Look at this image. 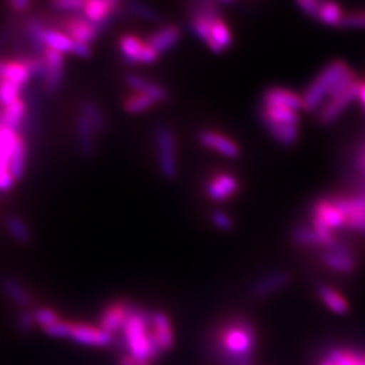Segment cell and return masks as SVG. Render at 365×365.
I'll use <instances>...</instances> for the list:
<instances>
[{
	"label": "cell",
	"mask_w": 365,
	"mask_h": 365,
	"mask_svg": "<svg viewBox=\"0 0 365 365\" xmlns=\"http://www.w3.org/2000/svg\"><path fill=\"white\" fill-rule=\"evenodd\" d=\"M256 327L247 318L233 319L222 327L215 344L222 365H255Z\"/></svg>",
	"instance_id": "cell-1"
},
{
	"label": "cell",
	"mask_w": 365,
	"mask_h": 365,
	"mask_svg": "<svg viewBox=\"0 0 365 365\" xmlns=\"http://www.w3.org/2000/svg\"><path fill=\"white\" fill-rule=\"evenodd\" d=\"M45 63V75L42 78L43 91L49 95L58 91L64 78V54L52 49H43L41 54Z\"/></svg>",
	"instance_id": "cell-7"
},
{
	"label": "cell",
	"mask_w": 365,
	"mask_h": 365,
	"mask_svg": "<svg viewBox=\"0 0 365 365\" xmlns=\"http://www.w3.org/2000/svg\"><path fill=\"white\" fill-rule=\"evenodd\" d=\"M152 331L156 336L163 352L172 349L175 345V334L170 325V317L163 312L152 313Z\"/></svg>",
	"instance_id": "cell-18"
},
{
	"label": "cell",
	"mask_w": 365,
	"mask_h": 365,
	"mask_svg": "<svg viewBox=\"0 0 365 365\" xmlns=\"http://www.w3.org/2000/svg\"><path fill=\"white\" fill-rule=\"evenodd\" d=\"M318 295L324 304L334 314H346L349 312V303L334 288L321 286L318 288Z\"/></svg>",
	"instance_id": "cell-29"
},
{
	"label": "cell",
	"mask_w": 365,
	"mask_h": 365,
	"mask_svg": "<svg viewBox=\"0 0 365 365\" xmlns=\"http://www.w3.org/2000/svg\"><path fill=\"white\" fill-rule=\"evenodd\" d=\"M66 36L75 42L80 43H91L98 37L99 29L96 25L90 22L86 16H72L64 24Z\"/></svg>",
	"instance_id": "cell-13"
},
{
	"label": "cell",
	"mask_w": 365,
	"mask_h": 365,
	"mask_svg": "<svg viewBox=\"0 0 365 365\" xmlns=\"http://www.w3.org/2000/svg\"><path fill=\"white\" fill-rule=\"evenodd\" d=\"M129 7H130L131 13L143 18L145 21H149V22L160 21V14L157 13L155 9L146 6L144 3H137L135 1V3H130Z\"/></svg>",
	"instance_id": "cell-40"
},
{
	"label": "cell",
	"mask_w": 365,
	"mask_h": 365,
	"mask_svg": "<svg viewBox=\"0 0 365 365\" xmlns=\"http://www.w3.org/2000/svg\"><path fill=\"white\" fill-rule=\"evenodd\" d=\"M359 165H360V168H361V170L364 172L365 175V146L363 148V150L360 152V156H359Z\"/></svg>",
	"instance_id": "cell-50"
},
{
	"label": "cell",
	"mask_w": 365,
	"mask_h": 365,
	"mask_svg": "<svg viewBox=\"0 0 365 365\" xmlns=\"http://www.w3.org/2000/svg\"><path fill=\"white\" fill-rule=\"evenodd\" d=\"M237 190H238V182L235 176L223 173V175L214 178L209 182L207 195L215 202H222L235 194Z\"/></svg>",
	"instance_id": "cell-24"
},
{
	"label": "cell",
	"mask_w": 365,
	"mask_h": 365,
	"mask_svg": "<svg viewBox=\"0 0 365 365\" xmlns=\"http://www.w3.org/2000/svg\"><path fill=\"white\" fill-rule=\"evenodd\" d=\"M319 365H334V363H333V361H331V360H330V359L327 356V357L321 361V364Z\"/></svg>",
	"instance_id": "cell-51"
},
{
	"label": "cell",
	"mask_w": 365,
	"mask_h": 365,
	"mask_svg": "<svg viewBox=\"0 0 365 365\" xmlns=\"http://www.w3.org/2000/svg\"><path fill=\"white\" fill-rule=\"evenodd\" d=\"M313 220L324 223L331 232L345 227V217L334 200H319L314 207Z\"/></svg>",
	"instance_id": "cell-15"
},
{
	"label": "cell",
	"mask_w": 365,
	"mask_h": 365,
	"mask_svg": "<svg viewBox=\"0 0 365 365\" xmlns=\"http://www.w3.org/2000/svg\"><path fill=\"white\" fill-rule=\"evenodd\" d=\"M6 229L9 235L13 237L14 240L21 244V245H27L31 241V232L26 225V222L21 220L16 215H11L6 220Z\"/></svg>",
	"instance_id": "cell-32"
},
{
	"label": "cell",
	"mask_w": 365,
	"mask_h": 365,
	"mask_svg": "<svg viewBox=\"0 0 365 365\" xmlns=\"http://www.w3.org/2000/svg\"><path fill=\"white\" fill-rule=\"evenodd\" d=\"M327 357L334 365H365V354L346 351V349H333Z\"/></svg>",
	"instance_id": "cell-35"
},
{
	"label": "cell",
	"mask_w": 365,
	"mask_h": 365,
	"mask_svg": "<svg viewBox=\"0 0 365 365\" xmlns=\"http://www.w3.org/2000/svg\"><path fill=\"white\" fill-rule=\"evenodd\" d=\"M291 277L287 272H274L260 279L253 288L252 295L256 298H265L274 292L283 289L289 283Z\"/></svg>",
	"instance_id": "cell-22"
},
{
	"label": "cell",
	"mask_w": 365,
	"mask_h": 365,
	"mask_svg": "<svg viewBox=\"0 0 365 365\" xmlns=\"http://www.w3.org/2000/svg\"><path fill=\"white\" fill-rule=\"evenodd\" d=\"M352 71L342 61H333L319 73V76L314 80L302 98L303 108L307 111H313L319 103L330 95L334 87L345 76H348Z\"/></svg>",
	"instance_id": "cell-3"
},
{
	"label": "cell",
	"mask_w": 365,
	"mask_h": 365,
	"mask_svg": "<svg viewBox=\"0 0 365 365\" xmlns=\"http://www.w3.org/2000/svg\"><path fill=\"white\" fill-rule=\"evenodd\" d=\"M264 123H265L268 131L272 134L274 140L282 145H286V146L294 145L299 137L298 126L282 125V123H274V122H268V120H264Z\"/></svg>",
	"instance_id": "cell-30"
},
{
	"label": "cell",
	"mask_w": 365,
	"mask_h": 365,
	"mask_svg": "<svg viewBox=\"0 0 365 365\" xmlns=\"http://www.w3.org/2000/svg\"><path fill=\"white\" fill-rule=\"evenodd\" d=\"M81 114L91 122L92 126L95 128L96 133H103L107 129L106 118L101 107L93 103L92 101H84L81 103Z\"/></svg>",
	"instance_id": "cell-33"
},
{
	"label": "cell",
	"mask_w": 365,
	"mask_h": 365,
	"mask_svg": "<svg viewBox=\"0 0 365 365\" xmlns=\"http://www.w3.org/2000/svg\"><path fill=\"white\" fill-rule=\"evenodd\" d=\"M156 102L152 98H149L148 95L138 93V95H134V96H131L130 99L126 101L125 108H126V111H129L131 114H138V113H143L145 110L150 108Z\"/></svg>",
	"instance_id": "cell-38"
},
{
	"label": "cell",
	"mask_w": 365,
	"mask_h": 365,
	"mask_svg": "<svg viewBox=\"0 0 365 365\" xmlns=\"http://www.w3.org/2000/svg\"><path fill=\"white\" fill-rule=\"evenodd\" d=\"M27 146L24 137L19 134L16 138V143L14 146L13 156L10 163V175L14 182H18L22 179L26 170Z\"/></svg>",
	"instance_id": "cell-28"
},
{
	"label": "cell",
	"mask_w": 365,
	"mask_h": 365,
	"mask_svg": "<svg viewBox=\"0 0 365 365\" xmlns=\"http://www.w3.org/2000/svg\"><path fill=\"white\" fill-rule=\"evenodd\" d=\"M158 165L163 176L167 180H173L178 175L176 160V140L168 126H158L156 129Z\"/></svg>",
	"instance_id": "cell-4"
},
{
	"label": "cell",
	"mask_w": 365,
	"mask_h": 365,
	"mask_svg": "<svg viewBox=\"0 0 365 365\" xmlns=\"http://www.w3.org/2000/svg\"><path fill=\"white\" fill-rule=\"evenodd\" d=\"M118 4V1L113 0H91L86 3L83 13L90 22L102 30L111 21Z\"/></svg>",
	"instance_id": "cell-14"
},
{
	"label": "cell",
	"mask_w": 365,
	"mask_h": 365,
	"mask_svg": "<svg viewBox=\"0 0 365 365\" xmlns=\"http://www.w3.org/2000/svg\"><path fill=\"white\" fill-rule=\"evenodd\" d=\"M33 78L27 66L26 60L18 61H0V80H7L19 87H25Z\"/></svg>",
	"instance_id": "cell-20"
},
{
	"label": "cell",
	"mask_w": 365,
	"mask_h": 365,
	"mask_svg": "<svg viewBox=\"0 0 365 365\" xmlns=\"http://www.w3.org/2000/svg\"><path fill=\"white\" fill-rule=\"evenodd\" d=\"M26 103L24 99H18L11 105L1 107L0 125L14 131L19 130L26 118Z\"/></svg>",
	"instance_id": "cell-25"
},
{
	"label": "cell",
	"mask_w": 365,
	"mask_h": 365,
	"mask_svg": "<svg viewBox=\"0 0 365 365\" xmlns=\"http://www.w3.org/2000/svg\"><path fill=\"white\" fill-rule=\"evenodd\" d=\"M339 26L365 27V13L352 14V15L344 16Z\"/></svg>",
	"instance_id": "cell-43"
},
{
	"label": "cell",
	"mask_w": 365,
	"mask_h": 365,
	"mask_svg": "<svg viewBox=\"0 0 365 365\" xmlns=\"http://www.w3.org/2000/svg\"><path fill=\"white\" fill-rule=\"evenodd\" d=\"M315 18L319 22L325 24V25L334 26V25L341 24L344 16H342V10H341L339 4H336V3H321L319 10H318V14H317Z\"/></svg>",
	"instance_id": "cell-34"
},
{
	"label": "cell",
	"mask_w": 365,
	"mask_h": 365,
	"mask_svg": "<svg viewBox=\"0 0 365 365\" xmlns=\"http://www.w3.org/2000/svg\"><path fill=\"white\" fill-rule=\"evenodd\" d=\"M211 218H212L214 225H215L218 229H222V230H229V229H232V226H233V221L230 220V217H229L227 214L222 212V211H214L212 215H211Z\"/></svg>",
	"instance_id": "cell-44"
},
{
	"label": "cell",
	"mask_w": 365,
	"mask_h": 365,
	"mask_svg": "<svg viewBox=\"0 0 365 365\" xmlns=\"http://www.w3.org/2000/svg\"><path fill=\"white\" fill-rule=\"evenodd\" d=\"M322 261L327 268L342 274H351L356 268V259L352 250L339 241L327 248L322 255Z\"/></svg>",
	"instance_id": "cell-10"
},
{
	"label": "cell",
	"mask_w": 365,
	"mask_h": 365,
	"mask_svg": "<svg viewBox=\"0 0 365 365\" xmlns=\"http://www.w3.org/2000/svg\"><path fill=\"white\" fill-rule=\"evenodd\" d=\"M359 87H360V83L354 81L352 86L349 88H346L345 91L341 92V93L336 95V96L329 98V102L321 110V113L318 115L319 122L322 125L333 123L341 115V113L349 106L353 99L357 98Z\"/></svg>",
	"instance_id": "cell-9"
},
{
	"label": "cell",
	"mask_w": 365,
	"mask_h": 365,
	"mask_svg": "<svg viewBox=\"0 0 365 365\" xmlns=\"http://www.w3.org/2000/svg\"><path fill=\"white\" fill-rule=\"evenodd\" d=\"M264 103L269 107L287 108L292 111H298L303 108V101L295 92L284 90V88H269L264 93Z\"/></svg>",
	"instance_id": "cell-17"
},
{
	"label": "cell",
	"mask_w": 365,
	"mask_h": 365,
	"mask_svg": "<svg viewBox=\"0 0 365 365\" xmlns=\"http://www.w3.org/2000/svg\"><path fill=\"white\" fill-rule=\"evenodd\" d=\"M130 306L126 303H113L107 306L101 317L99 327L115 337V334L120 333L123 329L128 315L130 313Z\"/></svg>",
	"instance_id": "cell-12"
},
{
	"label": "cell",
	"mask_w": 365,
	"mask_h": 365,
	"mask_svg": "<svg viewBox=\"0 0 365 365\" xmlns=\"http://www.w3.org/2000/svg\"><path fill=\"white\" fill-rule=\"evenodd\" d=\"M298 6L302 9V11H304V13L309 14V15L315 18L317 14H318V10H319L321 3L315 1V0H303V1L298 3Z\"/></svg>",
	"instance_id": "cell-45"
},
{
	"label": "cell",
	"mask_w": 365,
	"mask_h": 365,
	"mask_svg": "<svg viewBox=\"0 0 365 365\" xmlns=\"http://www.w3.org/2000/svg\"><path fill=\"white\" fill-rule=\"evenodd\" d=\"M232 34L229 27L222 21L221 18H217L212 25H211V31H210V38L206 43L209 45L210 49L217 54L223 52L232 45Z\"/></svg>",
	"instance_id": "cell-26"
},
{
	"label": "cell",
	"mask_w": 365,
	"mask_h": 365,
	"mask_svg": "<svg viewBox=\"0 0 365 365\" xmlns=\"http://www.w3.org/2000/svg\"><path fill=\"white\" fill-rule=\"evenodd\" d=\"M199 141L209 149H214L218 153L229 158H235L240 155L238 146L229 140L227 137L214 133V131H202L199 135Z\"/></svg>",
	"instance_id": "cell-21"
},
{
	"label": "cell",
	"mask_w": 365,
	"mask_h": 365,
	"mask_svg": "<svg viewBox=\"0 0 365 365\" xmlns=\"http://www.w3.org/2000/svg\"><path fill=\"white\" fill-rule=\"evenodd\" d=\"M18 135V131L0 125V192L10 191L15 184L10 175V163Z\"/></svg>",
	"instance_id": "cell-5"
},
{
	"label": "cell",
	"mask_w": 365,
	"mask_h": 365,
	"mask_svg": "<svg viewBox=\"0 0 365 365\" xmlns=\"http://www.w3.org/2000/svg\"><path fill=\"white\" fill-rule=\"evenodd\" d=\"M262 119L268 122L292 125V126H298V122H299L297 111L287 110V108H279V107H269V106H265L262 108Z\"/></svg>",
	"instance_id": "cell-31"
},
{
	"label": "cell",
	"mask_w": 365,
	"mask_h": 365,
	"mask_svg": "<svg viewBox=\"0 0 365 365\" xmlns=\"http://www.w3.org/2000/svg\"><path fill=\"white\" fill-rule=\"evenodd\" d=\"M292 238L300 245H322L315 230L309 227H297L292 232Z\"/></svg>",
	"instance_id": "cell-39"
},
{
	"label": "cell",
	"mask_w": 365,
	"mask_h": 365,
	"mask_svg": "<svg viewBox=\"0 0 365 365\" xmlns=\"http://www.w3.org/2000/svg\"><path fill=\"white\" fill-rule=\"evenodd\" d=\"M52 6L56 10H60V11H64V13H78V11L84 10L86 1H81V0H57V1H53Z\"/></svg>",
	"instance_id": "cell-42"
},
{
	"label": "cell",
	"mask_w": 365,
	"mask_h": 365,
	"mask_svg": "<svg viewBox=\"0 0 365 365\" xmlns=\"http://www.w3.org/2000/svg\"><path fill=\"white\" fill-rule=\"evenodd\" d=\"M16 327L24 333L31 331L34 327H37L33 310H21L16 317Z\"/></svg>",
	"instance_id": "cell-41"
},
{
	"label": "cell",
	"mask_w": 365,
	"mask_h": 365,
	"mask_svg": "<svg viewBox=\"0 0 365 365\" xmlns=\"http://www.w3.org/2000/svg\"><path fill=\"white\" fill-rule=\"evenodd\" d=\"M0 288L6 294V297L21 310H31L33 297L30 295L27 288L22 283H19L15 277L3 276L0 279Z\"/></svg>",
	"instance_id": "cell-16"
},
{
	"label": "cell",
	"mask_w": 365,
	"mask_h": 365,
	"mask_svg": "<svg viewBox=\"0 0 365 365\" xmlns=\"http://www.w3.org/2000/svg\"><path fill=\"white\" fill-rule=\"evenodd\" d=\"M120 52L126 61L133 64H152L158 57L157 53L153 52L146 43L133 36H125L119 42Z\"/></svg>",
	"instance_id": "cell-11"
},
{
	"label": "cell",
	"mask_w": 365,
	"mask_h": 365,
	"mask_svg": "<svg viewBox=\"0 0 365 365\" xmlns=\"http://www.w3.org/2000/svg\"><path fill=\"white\" fill-rule=\"evenodd\" d=\"M150 327L152 314L131 304L130 313L119 334L122 339V345L128 349V354H130L137 363H149L148 348Z\"/></svg>",
	"instance_id": "cell-2"
},
{
	"label": "cell",
	"mask_w": 365,
	"mask_h": 365,
	"mask_svg": "<svg viewBox=\"0 0 365 365\" xmlns=\"http://www.w3.org/2000/svg\"><path fill=\"white\" fill-rule=\"evenodd\" d=\"M137 365H150V364H149V363H148V361H146V363H137Z\"/></svg>",
	"instance_id": "cell-52"
},
{
	"label": "cell",
	"mask_w": 365,
	"mask_h": 365,
	"mask_svg": "<svg viewBox=\"0 0 365 365\" xmlns=\"http://www.w3.org/2000/svg\"><path fill=\"white\" fill-rule=\"evenodd\" d=\"M334 202L345 217V227L365 233V195L345 196Z\"/></svg>",
	"instance_id": "cell-8"
},
{
	"label": "cell",
	"mask_w": 365,
	"mask_h": 365,
	"mask_svg": "<svg viewBox=\"0 0 365 365\" xmlns=\"http://www.w3.org/2000/svg\"><path fill=\"white\" fill-rule=\"evenodd\" d=\"M68 339L84 346L106 348L114 344L115 337L101 327H92L83 322H72Z\"/></svg>",
	"instance_id": "cell-6"
},
{
	"label": "cell",
	"mask_w": 365,
	"mask_h": 365,
	"mask_svg": "<svg viewBox=\"0 0 365 365\" xmlns=\"http://www.w3.org/2000/svg\"><path fill=\"white\" fill-rule=\"evenodd\" d=\"M95 134L96 130L91 122L80 113L76 120V143L78 152L86 158H91L95 153Z\"/></svg>",
	"instance_id": "cell-19"
},
{
	"label": "cell",
	"mask_w": 365,
	"mask_h": 365,
	"mask_svg": "<svg viewBox=\"0 0 365 365\" xmlns=\"http://www.w3.org/2000/svg\"><path fill=\"white\" fill-rule=\"evenodd\" d=\"M357 98L360 99V102L363 103L365 108V83H360V87H359V93H357Z\"/></svg>",
	"instance_id": "cell-49"
},
{
	"label": "cell",
	"mask_w": 365,
	"mask_h": 365,
	"mask_svg": "<svg viewBox=\"0 0 365 365\" xmlns=\"http://www.w3.org/2000/svg\"><path fill=\"white\" fill-rule=\"evenodd\" d=\"M126 83L129 84L133 90L148 95L149 98H152L155 102H161L167 99V91L158 86L153 81H149L146 78L137 76V75H130L129 78H126Z\"/></svg>",
	"instance_id": "cell-27"
},
{
	"label": "cell",
	"mask_w": 365,
	"mask_h": 365,
	"mask_svg": "<svg viewBox=\"0 0 365 365\" xmlns=\"http://www.w3.org/2000/svg\"><path fill=\"white\" fill-rule=\"evenodd\" d=\"M75 42V41H73ZM72 54L78 56V57H83L87 58L91 56V48L87 43H80V42H75L73 43V49H72Z\"/></svg>",
	"instance_id": "cell-46"
},
{
	"label": "cell",
	"mask_w": 365,
	"mask_h": 365,
	"mask_svg": "<svg viewBox=\"0 0 365 365\" xmlns=\"http://www.w3.org/2000/svg\"><path fill=\"white\" fill-rule=\"evenodd\" d=\"M33 314H34L36 325L41 330L52 327L53 324H56L57 321L61 319L57 312L53 310L51 307H37V309H33Z\"/></svg>",
	"instance_id": "cell-37"
},
{
	"label": "cell",
	"mask_w": 365,
	"mask_h": 365,
	"mask_svg": "<svg viewBox=\"0 0 365 365\" xmlns=\"http://www.w3.org/2000/svg\"><path fill=\"white\" fill-rule=\"evenodd\" d=\"M21 91H22V87L7 80H0V106L4 107V106L11 105L18 99H21Z\"/></svg>",
	"instance_id": "cell-36"
},
{
	"label": "cell",
	"mask_w": 365,
	"mask_h": 365,
	"mask_svg": "<svg viewBox=\"0 0 365 365\" xmlns=\"http://www.w3.org/2000/svg\"><path fill=\"white\" fill-rule=\"evenodd\" d=\"M119 365H137V361L131 357L130 354H123L119 359Z\"/></svg>",
	"instance_id": "cell-48"
},
{
	"label": "cell",
	"mask_w": 365,
	"mask_h": 365,
	"mask_svg": "<svg viewBox=\"0 0 365 365\" xmlns=\"http://www.w3.org/2000/svg\"><path fill=\"white\" fill-rule=\"evenodd\" d=\"M180 39V31L176 26H164L161 27L160 30H157L156 33H153L149 38L146 45L157 53L167 52L170 48H173L178 41Z\"/></svg>",
	"instance_id": "cell-23"
},
{
	"label": "cell",
	"mask_w": 365,
	"mask_h": 365,
	"mask_svg": "<svg viewBox=\"0 0 365 365\" xmlns=\"http://www.w3.org/2000/svg\"><path fill=\"white\" fill-rule=\"evenodd\" d=\"M31 6V1L29 0H13L10 1V7L13 9L14 11H18V13H24L30 9Z\"/></svg>",
	"instance_id": "cell-47"
}]
</instances>
